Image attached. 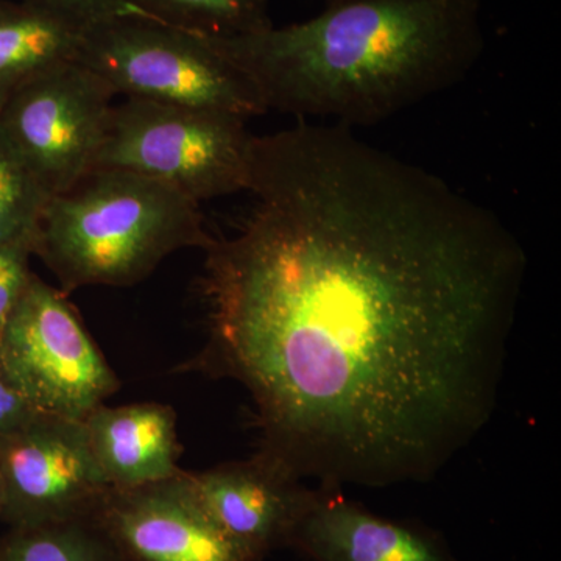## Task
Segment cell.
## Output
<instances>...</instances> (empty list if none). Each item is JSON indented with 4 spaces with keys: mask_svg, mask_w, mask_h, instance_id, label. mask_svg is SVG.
I'll list each match as a JSON object with an SVG mask.
<instances>
[{
    "mask_svg": "<svg viewBox=\"0 0 561 561\" xmlns=\"http://www.w3.org/2000/svg\"><path fill=\"white\" fill-rule=\"evenodd\" d=\"M242 227L206 249L202 364L261 456L321 489L427 482L496 409L527 257L440 176L354 136H254Z\"/></svg>",
    "mask_w": 561,
    "mask_h": 561,
    "instance_id": "cell-1",
    "label": "cell"
},
{
    "mask_svg": "<svg viewBox=\"0 0 561 561\" xmlns=\"http://www.w3.org/2000/svg\"><path fill=\"white\" fill-rule=\"evenodd\" d=\"M210 43L265 110L378 124L463 80L481 58L482 0H334L312 20Z\"/></svg>",
    "mask_w": 561,
    "mask_h": 561,
    "instance_id": "cell-2",
    "label": "cell"
},
{
    "mask_svg": "<svg viewBox=\"0 0 561 561\" xmlns=\"http://www.w3.org/2000/svg\"><path fill=\"white\" fill-rule=\"evenodd\" d=\"M213 242L197 202L138 173L92 169L47 201L33 254L70 291L135 286L172 253Z\"/></svg>",
    "mask_w": 561,
    "mask_h": 561,
    "instance_id": "cell-3",
    "label": "cell"
},
{
    "mask_svg": "<svg viewBox=\"0 0 561 561\" xmlns=\"http://www.w3.org/2000/svg\"><path fill=\"white\" fill-rule=\"evenodd\" d=\"M77 61L127 99L219 111L245 121L267 113L253 83L208 36L138 14L83 31Z\"/></svg>",
    "mask_w": 561,
    "mask_h": 561,
    "instance_id": "cell-4",
    "label": "cell"
},
{
    "mask_svg": "<svg viewBox=\"0 0 561 561\" xmlns=\"http://www.w3.org/2000/svg\"><path fill=\"white\" fill-rule=\"evenodd\" d=\"M219 111L125 99L111 111L92 169H121L160 181L191 201L249 190L254 135Z\"/></svg>",
    "mask_w": 561,
    "mask_h": 561,
    "instance_id": "cell-5",
    "label": "cell"
},
{
    "mask_svg": "<svg viewBox=\"0 0 561 561\" xmlns=\"http://www.w3.org/2000/svg\"><path fill=\"white\" fill-rule=\"evenodd\" d=\"M0 370L36 412L83 421L119 389L62 291L32 273L0 337Z\"/></svg>",
    "mask_w": 561,
    "mask_h": 561,
    "instance_id": "cell-6",
    "label": "cell"
},
{
    "mask_svg": "<svg viewBox=\"0 0 561 561\" xmlns=\"http://www.w3.org/2000/svg\"><path fill=\"white\" fill-rule=\"evenodd\" d=\"M116 95L94 70L69 60L25 83L0 110V124L50 197L94 168Z\"/></svg>",
    "mask_w": 561,
    "mask_h": 561,
    "instance_id": "cell-7",
    "label": "cell"
},
{
    "mask_svg": "<svg viewBox=\"0 0 561 561\" xmlns=\"http://www.w3.org/2000/svg\"><path fill=\"white\" fill-rule=\"evenodd\" d=\"M0 479L11 527L94 518L111 490L83 421L47 413L0 438Z\"/></svg>",
    "mask_w": 561,
    "mask_h": 561,
    "instance_id": "cell-8",
    "label": "cell"
},
{
    "mask_svg": "<svg viewBox=\"0 0 561 561\" xmlns=\"http://www.w3.org/2000/svg\"><path fill=\"white\" fill-rule=\"evenodd\" d=\"M125 561H260L210 518L181 470L111 489L94 516Z\"/></svg>",
    "mask_w": 561,
    "mask_h": 561,
    "instance_id": "cell-9",
    "label": "cell"
},
{
    "mask_svg": "<svg viewBox=\"0 0 561 561\" xmlns=\"http://www.w3.org/2000/svg\"><path fill=\"white\" fill-rule=\"evenodd\" d=\"M186 479L217 526L257 560L272 549L289 546L319 494V489H308L261 454L206 471H186Z\"/></svg>",
    "mask_w": 561,
    "mask_h": 561,
    "instance_id": "cell-10",
    "label": "cell"
},
{
    "mask_svg": "<svg viewBox=\"0 0 561 561\" xmlns=\"http://www.w3.org/2000/svg\"><path fill=\"white\" fill-rule=\"evenodd\" d=\"M289 546L312 561H459L435 531L383 518L332 489H319Z\"/></svg>",
    "mask_w": 561,
    "mask_h": 561,
    "instance_id": "cell-11",
    "label": "cell"
},
{
    "mask_svg": "<svg viewBox=\"0 0 561 561\" xmlns=\"http://www.w3.org/2000/svg\"><path fill=\"white\" fill-rule=\"evenodd\" d=\"M92 454L111 489H133L179 474L176 415L157 402L110 408L83 420Z\"/></svg>",
    "mask_w": 561,
    "mask_h": 561,
    "instance_id": "cell-12",
    "label": "cell"
},
{
    "mask_svg": "<svg viewBox=\"0 0 561 561\" xmlns=\"http://www.w3.org/2000/svg\"><path fill=\"white\" fill-rule=\"evenodd\" d=\"M83 31L20 0H0V110L51 66L77 60Z\"/></svg>",
    "mask_w": 561,
    "mask_h": 561,
    "instance_id": "cell-13",
    "label": "cell"
},
{
    "mask_svg": "<svg viewBox=\"0 0 561 561\" xmlns=\"http://www.w3.org/2000/svg\"><path fill=\"white\" fill-rule=\"evenodd\" d=\"M0 561H125L95 518L11 527Z\"/></svg>",
    "mask_w": 561,
    "mask_h": 561,
    "instance_id": "cell-14",
    "label": "cell"
},
{
    "mask_svg": "<svg viewBox=\"0 0 561 561\" xmlns=\"http://www.w3.org/2000/svg\"><path fill=\"white\" fill-rule=\"evenodd\" d=\"M130 14L198 35L231 38L272 27L268 0H127Z\"/></svg>",
    "mask_w": 561,
    "mask_h": 561,
    "instance_id": "cell-15",
    "label": "cell"
},
{
    "mask_svg": "<svg viewBox=\"0 0 561 561\" xmlns=\"http://www.w3.org/2000/svg\"><path fill=\"white\" fill-rule=\"evenodd\" d=\"M49 198L0 124V243L35 253L41 216Z\"/></svg>",
    "mask_w": 561,
    "mask_h": 561,
    "instance_id": "cell-16",
    "label": "cell"
},
{
    "mask_svg": "<svg viewBox=\"0 0 561 561\" xmlns=\"http://www.w3.org/2000/svg\"><path fill=\"white\" fill-rule=\"evenodd\" d=\"M80 31L130 14L127 0H24Z\"/></svg>",
    "mask_w": 561,
    "mask_h": 561,
    "instance_id": "cell-17",
    "label": "cell"
},
{
    "mask_svg": "<svg viewBox=\"0 0 561 561\" xmlns=\"http://www.w3.org/2000/svg\"><path fill=\"white\" fill-rule=\"evenodd\" d=\"M31 251L0 243V337L31 279Z\"/></svg>",
    "mask_w": 561,
    "mask_h": 561,
    "instance_id": "cell-18",
    "label": "cell"
},
{
    "mask_svg": "<svg viewBox=\"0 0 561 561\" xmlns=\"http://www.w3.org/2000/svg\"><path fill=\"white\" fill-rule=\"evenodd\" d=\"M38 413L0 370V438L20 430Z\"/></svg>",
    "mask_w": 561,
    "mask_h": 561,
    "instance_id": "cell-19",
    "label": "cell"
},
{
    "mask_svg": "<svg viewBox=\"0 0 561 561\" xmlns=\"http://www.w3.org/2000/svg\"><path fill=\"white\" fill-rule=\"evenodd\" d=\"M0 511H2V479H0Z\"/></svg>",
    "mask_w": 561,
    "mask_h": 561,
    "instance_id": "cell-20",
    "label": "cell"
},
{
    "mask_svg": "<svg viewBox=\"0 0 561 561\" xmlns=\"http://www.w3.org/2000/svg\"><path fill=\"white\" fill-rule=\"evenodd\" d=\"M334 2V0H327V3Z\"/></svg>",
    "mask_w": 561,
    "mask_h": 561,
    "instance_id": "cell-21",
    "label": "cell"
}]
</instances>
